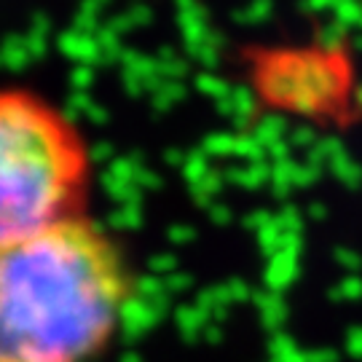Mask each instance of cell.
I'll use <instances>...</instances> for the list:
<instances>
[{"label": "cell", "mask_w": 362, "mask_h": 362, "mask_svg": "<svg viewBox=\"0 0 362 362\" xmlns=\"http://www.w3.org/2000/svg\"><path fill=\"white\" fill-rule=\"evenodd\" d=\"M132 290L127 255L83 215L0 247V362H94Z\"/></svg>", "instance_id": "6da1fadb"}, {"label": "cell", "mask_w": 362, "mask_h": 362, "mask_svg": "<svg viewBox=\"0 0 362 362\" xmlns=\"http://www.w3.org/2000/svg\"><path fill=\"white\" fill-rule=\"evenodd\" d=\"M89 180L73 118L40 94L0 89V247L83 215Z\"/></svg>", "instance_id": "7a4b0ae2"}, {"label": "cell", "mask_w": 362, "mask_h": 362, "mask_svg": "<svg viewBox=\"0 0 362 362\" xmlns=\"http://www.w3.org/2000/svg\"><path fill=\"white\" fill-rule=\"evenodd\" d=\"M263 86L279 105L333 116L346 110L351 73L349 62L333 52H287L263 67Z\"/></svg>", "instance_id": "3957f363"}]
</instances>
